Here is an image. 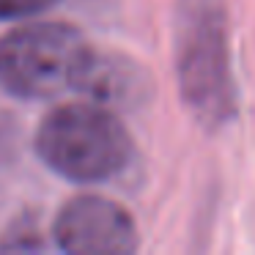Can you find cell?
Returning <instances> with one entry per match:
<instances>
[{"label":"cell","mask_w":255,"mask_h":255,"mask_svg":"<svg viewBox=\"0 0 255 255\" xmlns=\"http://www.w3.org/2000/svg\"><path fill=\"white\" fill-rule=\"evenodd\" d=\"M36 151L47 167L72 181H105L132 154L124 124L99 105H63L41 121Z\"/></svg>","instance_id":"7a4b0ae2"},{"label":"cell","mask_w":255,"mask_h":255,"mask_svg":"<svg viewBox=\"0 0 255 255\" xmlns=\"http://www.w3.org/2000/svg\"><path fill=\"white\" fill-rule=\"evenodd\" d=\"M55 242L72 255H124L137 247V233L132 217L118 203L83 195L61 209Z\"/></svg>","instance_id":"277c9868"},{"label":"cell","mask_w":255,"mask_h":255,"mask_svg":"<svg viewBox=\"0 0 255 255\" xmlns=\"http://www.w3.org/2000/svg\"><path fill=\"white\" fill-rule=\"evenodd\" d=\"M178 77L192 113L206 124L233 116L225 17L217 0H184L178 25Z\"/></svg>","instance_id":"3957f363"},{"label":"cell","mask_w":255,"mask_h":255,"mask_svg":"<svg viewBox=\"0 0 255 255\" xmlns=\"http://www.w3.org/2000/svg\"><path fill=\"white\" fill-rule=\"evenodd\" d=\"M94 61L77 28L33 22L0 39V85L22 99H52L83 91Z\"/></svg>","instance_id":"6da1fadb"},{"label":"cell","mask_w":255,"mask_h":255,"mask_svg":"<svg viewBox=\"0 0 255 255\" xmlns=\"http://www.w3.org/2000/svg\"><path fill=\"white\" fill-rule=\"evenodd\" d=\"M58 0H0V19H22L52 8Z\"/></svg>","instance_id":"5b68a950"}]
</instances>
